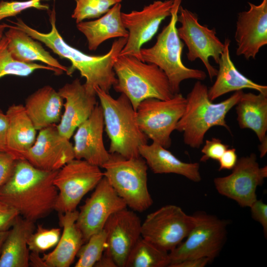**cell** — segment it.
<instances>
[{
    "mask_svg": "<svg viewBox=\"0 0 267 267\" xmlns=\"http://www.w3.org/2000/svg\"><path fill=\"white\" fill-rule=\"evenodd\" d=\"M50 14L51 28L47 33H41L30 27L21 18H16V21H9L13 24L11 25L12 27L24 31L33 39L42 42L61 58L70 60L71 66L68 68V75H71L77 70L81 77L85 78L84 84L88 88L94 89V87L97 86L109 93L111 88L117 82L113 69L114 64L127 38H120L115 40L106 54L88 55L71 46L63 40L56 27L54 6Z\"/></svg>",
    "mask_w": 267,
    "mask_h": 267,
    "instance_id": "cell-1",
    "label": "cell"
},
{
    "mask_svg": "<svg viewBox=\"0 0 267 267\" xmlns=\"http://www.w3.org/2000/svg\"><path fill=\"white\" fill-rule=\"evenodd\" d=\"M57 171H43L25 159L16 160L11 176L0 187V201L33 222L45 218L54 210L58 190L53 180Z\"/></svg>",
    "mask_w": 267,
    "mask_h": 267,
    "instance_id": "cell-2",
    "label": "cell"
},
{
    "mask_svg": "<svg viewBox=\"0 0 267 267\" xmlns=\"http://www.w3.org/2000/svg\"><path fill=\"white\" fill-rule=\"evenodd\" d=\"M208 90L201 81L195 82L185 97V108L176 126V130L183 133L184 143L193 148H200L212 127H222L231 133L226 116L243 92L242 90L235 91L227 99L215 103L209 99Z\"/></svg>",
    "mask_w": 267,
    "mask_h": 267,
    "instance_id": "cell-3",
    "label": "cell"
},
{
    "mask_svg": "<svg viewBox=\"0 0 267 267\" xmlns=\"http://www.w3.org/2000/svg\"><path fill=\"white\" fill-rule=\"evenodd\" d=\"M101 106L105 132L110 139V154L117 153L126 158L140 157L139 147L147 143L148 138L139 129L136 111L123 93L113 98L98 87H94Z\"/></svg>",
    "mask_w": 267,
    "mask_h": 267,
    "instance_id": "cell-4",
    "label": "cell"
},
{
    "mask_svg": "<svg viewBox=\"0 0 267 267\" xmlns=\"http://www.w3.org/2000/svg\"><path fill=\"white\" fill-rule=\"evenodd\" d=\"M113 69L117 79L114 89L124 94L135 111L146 99L167 100L175 94L165 73L154 64L132 55H118Z\"/></svg>",
    "mask_w": 267,
    "mask_h": 267,
    "instance_id": "cell-5",
    "label": "cell"
},
{
    "mask_svg": "<svg viewBox=\"0 0 267 267\" xmlns=\"http://www.w3.org/2000/svg\"><path fill=\"white\" fill-rule=\"evenodd\" d=\"M181 1L174 0L169 23L158 35L155 44L140 50L142 61L154 64L165 73L174 94L180 92V85L184 80L201 81L207 77L205 72L186 67L181 60L184 43L178 35L177 28Z\"/></svg>",
    "mask_w": 267,
    "mask_h": 267,
    "instance_id": "cell-6",
    "label": "cell"
},
{
    "mask_svg": "<svg viewBox=\"0 0 267 267\" xmlns=\"http://www.w3.org/2000/svg\"><path fill=\"white\" fill-rule=\"evenodd\" d=\"M102 168L105 170L104 177L127 207L142 212L152 205L153 202L147 187L148 166L143 158H126L117 153L110 154Z\"/></svg>",
    "mask_w": 267,
    "mask_h": 267,
    "instance_id": "cell-7",
    "label": "cell"
},
{
    "mask_svg": "<svg viewBox=\"0 0 267 267\" xmlns=\"http://www.w3.org/2000/svg\"><path fill=\"white\" fill-rule=\"evenodd\" d=\"M194 215L195 224L185 240L169 252L170 267L190 259L206 258L212 261L222 250L226 238L227 222L203 212Z\"/></svg>",
    "mask_w": 267,
    "mask_h": 267,
    "instance_id": "cell-8",
    "label": "cell"
},
{
    "mask_svg": "<svg viewBox=\"0 0 267 267\" xmlns=\"http://www.w3.org/2000/svg\"><path fill=\"white\" fill-rule=\"evenodd\" d=\"M186 98L180 92L169 99L150 98L142 101L136 110L138 126L148 138L169 148L171 135L186 106Z\"/></svg>",
    "mask_w": 267,
    "mask_h": 267,
    "instance_id": "cell-9",
    "label": "cell"
},
{
    "mask_svg": "<svg viewBox=\"0 0 267 267\" xmlns=\"http://www.w3.org/2000/svg\"><path fill=\"white\" fill-rule=\"evenodd\" d=\"M100 167L74 158L59 169L53 183L58 190L54 210L64 213L76 210L82 198L103 178Z\"/></svg>",
    "mask_w": 267,
    "mask_h": 267,
    "instance_id": "cell-10",
    "label": "cell"
},
{
    "mask_svg": "<svg viewBox=\"0 0 267 267\" xmlns=\"http://www.w3.org/2000/svg\"><path fill=\"white\" fill-rule=\"evenodd\" d=\"M177 22L180 26L177 28L178 35L186 45L187 59L193 62L199 59L203 63L210 79L212 80L217 74L218 69L211 65L212 57L218 64L224 49V43L216 35L214 28L201 25L197 15L183 7L178 9Z\"/></svg>",
    "mask_w": 267,
    "mask_h": 267,
    "instance_id": "cell-11",
    "label": "cell"
},
{
    "mask_svg": "<svg viewBox=\"0 0 267 267\" xmlns=\"http://www.w3.org/2000/svg\"><path fill=\"white\" fill-rule=\"evenodd\" d=\"M195 221L194 214L188 215L176 205H165L146 216L141 223V237L170 252L186 238Z\"/></svg>",
    "mask_w": 267,
    "mask_h": 267,
    "instance_id": "cell-12",
    "label": "cell"
},
{
    "mask_svg": "<svg viewBox=\"0 0 267 267\" xmlns=\"http://www.w3.org/2000/svg\"><path fill=\"white\" fill-rule=\"evenodd\" d=\"M231 173L214 179L217 191L242 207H250L257 199L256 190L267 177V166L260 167L256 155L242 157L237 160Z\"/></svg>",
    "mask_w": 267,
    "mask_h": 267,
    "instance_id": "cell-13",
    "label": "cell"
},
{
    "mask_svg": "<svg viewBox=\"0 0 267 267\" xmlns=\"http://www.w3.org/2000/svg\"><path fill=\"white\" fill-rule=\"evenodd\" d=\"M174 0H155L140 11L121 12V19L128 31L127 42L119 55H132L141 61L140 50L157 32L162 21L171 16Z\"/></svg>",
    "mask_w": 267,
    "mask_h": 267,
    "instance_id": "cell-14",
    "label": "cell"
},
{
    "mask_svg": "<svg viewBox=\"0 0 267 267\" xmlns=\"http://www.w3.org/2000/svg\"><path fill=\"white\" fill-rule=\"evenodd\" d=\"M126 208L127 206L125 202L103 177L79 211L76 224L85 242L92 235L102 230L113 213Z\"/></svg>",
    "mask_w": 267,
    "mask_h": 267,
    "instance_id": "cell-15",
    "label": "cell"
},
{
    "mask_svg": "<svg viewBox=\"0 0 267 267\" xmlns=\"http://www.w3.org/2000/svg\"><path fill=\"white\" fill-rule=\"evenodd\" d=\"M142 222L134 211L127 208L113 213L103 229L106 234L104 253L111 257L117 267H125L131 250L141 237Z\"/></svg>",
    "mask_w": 267,
    "mask_h": 267,
    "instance_id": "cell-16",
    "label": "cell"
},
{
    "mask_svg": "<svg viewBox=\"0 0 267 267\" xmlns=\"http://www.w3.org/2000/svg\"><path fill=\"white\" fill-rule=\"evenodd\" d=\"M74 158L73 145L59 133L55 124L39 131L34 144L24 156L34 167L49 172L58 171Z\"/></svg>",
    "mask_w": 267,
    "mask_h": 267,
    "instance_id": "cell-17",
    "label": "cell"
},
{
    "mask_svg": "<svg viewBox=\"0 0 267 267\" xmlns=\"http://www.w3.org/2000/svg\"><path fill=\"white\" fill-rule=\"evenodd\" d=\"M248 3L249 9L238 13L234 39L236 54L249 60L267 44V0L258 5Z\"/></svg>",
    "mask_w": 267,
    "mask_h": 267,
    "instance_id": "cell-18",
    "label": "cell"
},
{
    "mask_svg": "<svg viewBox=\"0 0 267 267\" xmlns=\"http://www.w3.org/2000/svg\"><path fill=\"white\" fill-rule=\"evenodd\" d=\"M58 92L65 101L56 126L59 133L70 139L78 126L91 114L98 104L97 96L94 89L88 88L78 78L65 84Z\"/></svg>",
    "mask_w": 267,
    "mask_h": 267,
    "instance_id": "cell-19",
    "label": "cell"
},
{
    "mask_svg": "<svg viewBox=\"0 0 267 267\" xmlns=\"http://www.w3.org/2000/svg\"><path fill=\"white\" fill-rule=\"evenodd\" d=\"M104 127L102 109L98 103L90 116L78 126L74 135L75 158L102 167L110 155L103 142Z\"/></svg>",
    "mask_w": 267,
    "mask_h": 267,
    "instance_id": "cell-20",
    "label": "cell"
},
{
    "mask_svg": "<svg viewBox=\"0 0 267 267\" xmlns=\"http://www.w3.org/2000/svg\"><path fill=\"white\" fill-rule=\"evenodd\" d=\"M78 213L77 210L58 213L63 231L54 249L44 254L42 257L46 267H69L73 263L85 242L83 234L76 224Z\"/></svg>",
    "mask_w": 267,
    "mask_h": 267,
    "instance_id": "cell-21",
    "label": "cell"
},
{
    "mask_svg": "<svg viewBox=\"0 0 267 267\" xmlns=\"http://www.w3.org/2000/svg\"><path fill=\"white\" fill-rule=\"evenodd\" d=\"M224 49L218 63L219 69L216 79L208 89V94L211 101L232 91L244 89H252L267 95V86L257 84L248 78L236 68L232 61L229 51L230 40L225 38Z\"/></svg>",
    "mask_w": 267,
    "mask_h": 267,
    "instance_id": "cell-22",
    "label": "cell"
},
{
    "mask_svg": "<svg viewBox=\"0 0 267 267\" xmlns=\"http://www.w3.org/2000/svg\"><path fill=\"white\" fill-rule=\"evenodd\" d=\"M139 152L154 174H177L195 182L202 179L199 163L184 162L157 142L141 145Z\"/></svg>",
    "mask_w": 267,
    "mask_h": 267,
    "instance_id": "cell-23",
    "label": "cell"
},
{
    "mask_svg": "<svg viewBox=\"0 0 267 267\" xmlns=\"http://www.w3.org/2000/svg\"><path fill=\"white\" fill-rule=\"evenodd\" d=\"M64 99L52 87L47 85L28 96L24 107L37 131L59 123Z\"/></svg>",
    "mask_w": 267,
    "mask_h": 267,
    "instance_id": "cell-24",
    "label": "cell"
},
{
    "mask_svg": "<svg viewBox=\"0 0 267 267\" xmlns=\"http://www.w3.org/2000/svg\"><path fill=\"white\" fill-rule=\"evenodd\" d=\"M5 113L8 119L6 152L16 160L24 159V155L36 140L37 130L24 105L13 104Z\"/></svg>",
    "mask_w": 267,
    "mask_h": 267,
    "instance_id": "cell-25",
    "label": "cell"
},
{
    "mask_svg": "<svg viewBox=\"0 0 267 267\" xmlns=\"http://www.w3.org/2000/svg\"><path fill=\"white\" fill-rule=\"evenodd\" d=\"M36 229L35 222L19 216L8 230L0 255V267H29L28 240Z\"/></svg>",
    "mask_w": 267,
    "mask_h": 267,
    "instance_id": "cell-26",
    "label": "cell"
},
{
    "mask_svg": "<svg viewBox=\"0 0 267 267\" xmlns=\"http://www.w3.org/2000/svg\"><path fill=\"white\" fill-rule=\"evenodd\" d=\"M121 9V4L118 3L98 19L77 24V28L87 40L89 50H95L109 39L128 38L129 33L123 24Z\"/></svg>",
    "mask_w": 267,
    "mask_h": 267,
    "instance_id": "cell-27",
    "label": "cell"
},
{
    "mask_svg": "<svg viewBox=\"0 0 267 267\" xmlns=\"http://www.w3.org/2000/svg\"><path fill=\"white\" fill-rule=\"evenodd\" d=\"M4 25L8 28L4 35L8 40L7 48L14 59L24 63L39 61L67 73L68 68L60 64L40 43L22 30L6 24Z\"/></svg>",
    "mask_w": 267,
    "mask_h": 267,
    "instance_id": "cell-28",
    "label": "cell"
},
{
    "mask_svg": "<svg viewBox=\"0 0 267 267\" xmlns=\"http://www.w3.org/2000/svg\"><path fill=\"white\" fill-rule=\"evenodd\" d=\"M235 110L240 129L253 131L260 142L267 136V95L243 92Z\"/></svg>",
    "mask_w": 267,
    "mask_h": 267,
    "instance_id": "cell-29",
    "label": "cell"
},
{
    "mask_svg": "<svg viewBox=\"0 0 267 267\" xmlns=\"http://www.w3.org/2000/svg\"><path fill=\"white\" fill-rule=\"evenodd\" d=\"M169 254L141 237L130 253L125 267H169Z\"/></svg>",
    "mask_w": 267,
    "mask_h": 267,
    "instance_id": "cell-30",
    "label": "cell"
},
{
    "mask_svg": "<svg viewBox=\"0 0 267 267\" xmlns=\"http://www.w3.org/2000/svg\"><path fill=\"white\" fill-rule=\"evenodd\" d=\"M7 44V38L3 36L0 41V79L6 75L27 77L40 69L49 70L57 75L63 74L62 71L47 65L34 62H21L15 60L9 53Z\"/></svg>",
    "mask_w": 267,
    "mask_h": 267,
    "instance_id": "cell-31",
    "label": "cell"
},
{
    "mask_svg": "<svg viewBox=\"0 0 267 267\" xmlns=\"http://www.w3.org/2000/svg\"><path fill=\"white\" fill-rule=\"evenodd\" d=\"M81 246L75 267H92L101 258L106 248V234L103 229L92 235Z\"/></svg>",
    "mask_w": 267,
    "mask_h": 267,
    "instance_id": "cell-32",
    "label": "cell"
},
{
    "mask_svg": "<svg viewBox=\"0 0 267 267\" xmlns=\"http://www.w3.org/2000/svg\"><path fill=\"white\" fill-rule=\"evenodd\" d=\"M122 0H75L76 7L71 17L79 23L85 19L96 18L105 14Z\"/></svg>",
    "mask_w": 267,
    "mask_h": 267,
    "instance_id": "cell-33",
    "label": "cell"
},
{
    "mask_svg": "<svg viewBox=\"0 0 267 267\" xmlns=\"http://www.w3.org/2000/svg\"><path fill=\"white\" fill-rule=\"evenodd\" d=\"M60 236V228H47L39 224L28 239V249L30 252H44L55 246Z\"/></svg>",
    "mask_w": 267,
    "mask_h": 267,
    "instance_id": "cell-34",
    "label": "cell"
},
{
    "mask_svg": "<svg viewBox=\"0 0 267 267\" xmlns=\"http://www.w3.org/2000/svg\"><path fill=\"white\" fill-rule=\"evenodd\" d=\"M42 0H28L22 1L1 0L0 1V21L5 18L15 16L30 8L49 10L48 5L42 3Z\"/></svg>",
    "mask_w": 267,
    "mask_h": 267,
    "instance_id": "cell-35",
    "label": "cell"
},
{
    "mask_svg": "<svg viewBox=\"0 0 267 267\" xmlns=\"http://www.w3.org/2000/svg\"><path fill=\"white\" fill-rule=\"evenodd\" d=\"M229 147L228 145L223 143L218 138L213 137L211 140L207 139L201 151L203 155L200 161L206 162L209 159L219 160Z\"/></svg>",
    "mask_w": 267,
    "mask_h": 267,
    "instance_id": "cell-36",
    "label": "cell"
},
{
    "mask_svg": "<svg viewBox=\"0 0 267 267\" xmlns=\"http://www.w3.org/2000/svg\"><path fill=\"white\" fill-rule=\"evenodd\" d=\"M19 216L16 209L0 201V231L9 230Z\"/></svg>",
    "mask_w": 267,
    "mask_h": 267,
    "instance_id": "cell-37",
    "label": "cell"
},
{
    "mask_svg": "<svg viewBox=\"0 0 267 267\" xmlns=\"http://www.w3.org/2000/svg\"><path fill=\"white\" fill-rule=\"evenodd\" d=\"M16 159L6 152H0V187L11 176Z\"/></svg>",
    "mask_w": 267,
    "mask_h": 267,
    "instance_id": "cell-38",
    "label": "cell"
},
{
    "mask_svg": "<svg viewBox=\"0 0 267 267\" xmlns=\"http://www.w3.org/2000/svg\"><path fill=\"white\" fill-rule=\"evenodd\" d=\"M253 219L262 226L265 236L267 235V205L262 200L257 199L250 207Z\"/></svg>",
    "mask_w": 267,
    "mask_h": 267,
    "instance_id": "cell-39",
    "label": "cell"
},
{
    "mask_svg": "<svg viewBox=\"0 0 267 267\" xmlns=\"http://www.w3.org/2000/svg\"><path fill=\"white\" fill-rule=\"evenodd\" d=\"M238 160L235 148H228L218 160L219 162V171L232 170L236 165Z\"/></svg>",
    "mask_w": 267,
    "mask_h": 267,
    "instance_id": "cell-40",
    "label": "cell"
},
{
    "mask_svg": "<svg viewBox=\"0 0 267 267\" xmlns=\"http://www.w3.org/2000/svg\"><path fill=\"white\" fill-rule=\"evenodd\" d=\"M8 119L6 113L0 109V152H6V137Z\"/></svg>",
    "mask_w": 267,
    "mask_h": 267,
    "instance_id": "cell-41",
    "label": "cell"
},
{
    "mask_svg": "<svg viewBox=\"0 0 267 267\" xmlns=\"http://www.w3.org/2000/svg\"><path fill=\"white\" fill-rule=\"evenodd\" d=\"M211 262L206 258L190 259L174 265L172 267H204Z\"/></svg>",
    "mask_w": 267,
    "mask_h": 267,
    "instance_id": "cell-42",
    "label": "cell"
},
{
    "mask_svg": "<svg viewBox=\"0 0 267 267\" xmlns=\"http://www.w3.org/2000/svg\"><path fill=\"white\" fill-rule=\"evenodd\" d=\"M29 266L34 267H46V265L40 253L31 252L29 255Z\"/></svg>",
    "mask_w": 267,
    "mask_h": 267,
    "instance_id": "cell-43",
    "label": "cell"
},
{
    "mask_svg": "<svg viewBox=\"0 0 267 267\" xmlns=\"http://www.w3.org/2000/svg\"><path fill=\"white\" fill-rule=\"evenodd\" d=\"M94 267H117L112 258L103 253L100 259Z\"/></svg>",
    "mask_w": 267,
    "mask_h": 267,
    "instance_id": "cell-44",
    "label": "cell"
},
{
    "mask_svg": "<svg viewBox=\"0 0 267 267\" xmlns=\"http://www.w3.org/2000/svg\"><path fill=\"white\" fill-rule=\"evenodd\" d=\"M260 151V157L263 158L267 152V136H266L258 146Z\"/></svg>",
    "mask_w": 267,
    "mask_h": 267,
    "instance_id": "cell-45",
    "label": "cell"
},
{
    "mask_svg": "<svg viewBox=\"0 0 267 267\" xmlns=\"http://www.w3.org/2000/svg\"><path fill=\"white\" fill-rule=\"evenodd\" d=\"M8 230L0 231V255L3 242L6 237Z\"/></svg>",
    "mask_w": 267,
    "mask_h": 267,
    "instance_id": "cell-46",
    "label": "cell"
},
{
    "mask_svg": "<svg viewBox=\"0 0 267 267\" xmlns=\"http://www.w3.org/2000/svg\"><path fill=\"white\" fill-rule=\"evenodd\" d=\"M5 28H6V27L4 24L0 25V41L3 37V33Z\"/></svg>",
    "mask_w": 267,
    "mask_h": 267,
    "instance_id": "cell-47",
    "label": "cell"
}]
</instances>
